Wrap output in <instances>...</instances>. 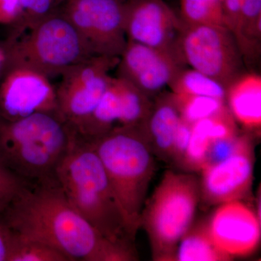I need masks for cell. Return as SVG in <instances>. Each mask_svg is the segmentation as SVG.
Listing matches in <instances>:
<instances>
[{
  "mask_svg": "<svg viewBox=\"0 0 261 261\" xmlns=\"http://www.w3.org/2000/svg\"><path fill=\"white\" fill-rule=\"evenodd\" d=\"M238 139L239 135H237L230 138L213 141L207 150L203 167L208 165L221 162L229 157L236 148Z\"/></svg>",
  "mask_w": 261,
  "mask_h": 261,
  "instance_id": "obj_26",
  "label": "cell"
},
{
  "mask_svg": "<svg viewBox=\"0 0 261 261\" xmlns=\"http://www.w3.org/2000/svg\"><path fill=\"white\" fill-rule=\"evenodd\" d=\"M225 25L238 39L241 24L240 0H224Z\"/></svg>",
  "mask_w": 261,
  "mask_h": 261,
  "instance_id": "obj_28",
  "label": "cell"
},
{
  "mask_svg": "<svg viewBox=\"0 0 261 261\" xmlns=\"http://www.w3.org/2000/svg\"><path fill=\"white\" fill-rule=\"evenodd\" d=\"M119 58L92 56L62 73L56 89L58 113L75 130L93 113L111 83Z\"/></svg>",
  "mask_w": 261,
  "mask_h": 261,
  "instance_id": "obj_8",
  "label": "cell"
},
{
  "mask_svg": "<svg viewBox=\"0 0 261 261\" xmlns=\"http://www.w3.org/2000/svg\"><path fill=\"white\" fill-rule=\"evenodd\" d=\"M75 135L58 112L15 120L0 116V164L29 185L55 181Z\"/></svg>",
  "mask_w": 261,
  "mask_h": 261,
  "instance_id": "obj_2",
  "label": "cell"
},
{
  "mask_svg": "<svg viewBox=\"0 0 261 261\" xmlns=\"http://www.w3.org/2000/svg\"><path fill=\"white\" fill-rule=\"evenodd\" d=\"M241 24L238 39L248 45L261 42V0H240Z\"/></svg>",
  "mask_w": 261,
  "mask_h": 261,
  "instance_id": "obj_24",
  "label": "cell"
},
{
  "mask_svg": "<svg viewBox=\"0 0 261 261\" xmlns=\"http://www.w3.org/2000/svg\"><path fill=\"white\" fill-rule=\"evenodd\" d=\"M2 45L5 56L3 71L25 68L49 79L61 76L70 67L96 56L60 10L29 28L11 31Z\"/></svg>",
  "mask_w": 261,
  "mask_h": 261,
  "instance_id": "obj_5",
  "label": "cell"
},
{
  "mask_svg": "<svg viewBox=\"0 0 261 261\" xmlns=\"http://www.w3.org/2000/svg\"><path fill=\"white\" fill-rule=\"evenodd\" d=\"M56 178L65 197L92 226L114 243L133 245L102 163L93 146L75 133L57 168Z\"/></svg>",
  "mask_w": 261,
  "mask_h": 261,
  "instance_id": "obj_3",
  "label": "cell"
},
{
  "mask_svg": "<svg viewBox=\"0 0 261 261\" xmlns=\"http://www.w3.org/2000/svg\"><path fill=\"white\" fill-rule=\"evenodd\" d=\"M186 65L168 51L127 41L117 64V76L154 99Z\"/></svg>",
  "mask_w": 261,
  "mask_h": 261,
  "instance_id": "obj_12",
  "label": "cell"
},
{
  "mask_svg": "<svg viewBox=\"0 0 261 261\" xmlns=\"http://www.w3.org/2000/svg\"><path fill=\"white\" fill-rule=\"evenodd\" d=\"M126 0H68L60 11L94 56L119 58L126 46Z\"/></svg>",
  "mask_w": 261,
  "mask_h": 261,
  "instance_id": "obj_9",
  "label": "cell"
},
{
  "mask_svg": "<svg viewBox=\"0 0 261 261\" xmlns=\"http://www.w3.org/2000/svg\"><path fill=\"white\" fill-rule=\"evenodd\" d=\"M173 95L181 119L192 125L214 116L227 108L226 100L219 98L173 93Z\"/></svg>",
  "mask_w": 261,
  "mask_h": 261,
  "instance_id": "obj_20",
  "label": "cell"
},
{
  "mask_svg": "<svg viewBox=\"0 0 261 261\" xmlns=\"http://www.w3.org/2000/svg\"><path fill=\"white\" fill-rule=\"evenodd\" d=\"M179 16L185 25H225L224 0H179Z\"/></svg>",
  "mask_w": 261,
  "mask_h": 261,
  "instance_id": "obj_19",
  "label": "cell"
},
{
  "mask_svg": "<svg viewBox=\"0 0 261 261\" xmlns=\"http://www.w3.org/2000/svg\"><path fill=\"white\" fill-rule=\"evenodd\" d=\"M68 0H20L21 14L18 21L11 25L12 31H21L59 11Z\"/></svg>",
  "mask_w": 261,
  "mask_h": 261,
  "instance_id": "obj_23",
  "label": "cell"
},
{
  "mask_svg": "<svg viewBox=\"0 0 261 261\" xmlns=\"http://www.w3.org/2000/svg\"><path fill=\"white\" fill-rule=\"evenodd\" d=\"M58 112L56 89L45 75L21 68L0 76V116L15 120L39 113Z\"/></svg>",
  "mask_w": 261,
  "mask_h": 261,
  "instance_id": "obj_13",
  "label": "cell"
},
{
  "mask_svg": "<svg viewBox=\"0 0 261 261\" xmlns=\"http://www.w3.org/2000/svg\"><path fill=\"white\" fill-rule=\"evenodd\" d=\"M29 185L0 164V214L6 211Z\"/></svg>",
  "mask_w": 261,
  "mask_h": 261,
  "instance_id": "obj_25",
  "label": "cell"
},
{
  "mask_svg": "<svg viewBox=\"0 0 261 261\" xmlns=\"http://www.w3.org/2000/svg\"><path fill=\"white\" fill-rule=\"evenodd\" d=\"M9 261H70L66 255L47 243L15 231Z\"/></svg>",
  "mask_w": 261,
  "mask_h": 261,
  "instance_id": "obj_21",
  "label": "cell"
},
{
  "mask_svg": "<svg viewBox=\"0 0 261 261\" xmlns=\"http://www.w3.org/2000/svg\"><path fill=\"white\" fill-rule=\"evenodd\" d=\"M200 199L195 176L168 171L141 215L140 227L147 231L154 260H174L182 237L193 224Z\"/></svg>",
  "mask_w": 261,
  "mask_h": 261,
  "instance_id": "obj_6",
  "label": "cell"
},
{
  "mask_svg": "<svg viewBox=\"0 0 261 261\" xmlns=\"http://www.w3.org/2000/svg\"><path fill=\"white\" fill-rule=\"evenodd\" d=\"M207 224L216 246L232 257L250 255L260 243V219L241 201L219 205Z\"/></svg>",
  "mask_w": 261,
  "mask_h": 261,
  "instance_id": "obj_14",
  "label": "cell"
},
{
  "mask_svg": "<svg viewBox=\"0 0 261 261\" xmlns=\"http://www.w3.org/2000/svg\"><path fill=\"white\" fill-rule=\"evenodd\" d=\"M180 121L172 92L163 91L154 98L150 112L140 126L153 153L171 159L173 139Z\"/></svg>",
  "mask_w": 261,
  "mask_h": 261,
  "instance_id": "obj_15",
  "label": "cell"
},
{
  "mask_svg": "<svg viewBox=\"0 0 261 261\" xmlns=\"http://www.w3.org/2000/svg\"><path fill=\"white\" fill-rule=\"evenodd\" d=\"M172 93L206 96L226 100V89L211 77L193 68H183L169 86Z\"/></svg>",
  "mask_w": 261,
  "mask_h": 261,
  "instance_id": "obj_18",
  "label": "cell"
},
{
  "mask_svg": "<svg viewBox=\"0 0 261 261\" xmlns=\"http://www.w3.org/2000/svg\"><path fill=\"white\" fill-rule=\"evenodd\" d=\"M87 141L102 163L127 228L135 240L154 171L153 152L148 141L140 126L116 127Z\"/></svg>",
  "mask_w": 261,
  "mask_h": 261,
  "instance_id": "obj_4",
  "label": "cell"
},
{
  "mask_svg": "<svg viewBox=\"0 0 261 261\" xmlns=\"http://www.w3.org/2000/svg\"><path fill=\"white\" fill-rule=\"evenodd\" d=\"M5 59V51L3 45L1 44L0 45V76H1L2 72H3V67H4Z\"/></svg>",
  "mask_w": 261,
  "mask_h": 261,
  "instance_id": "obj_31",
  "label": "cell"
},
{
  "mask_svg": "<svg viewBox=\"0 0 261 261\" xmlns=\"http://www.w3.org/2000/svg\"><path fill=\"white\" fill-rule=\"evenodd\" d=\"M233 258L216 246L209 233L207 221H201L192 225L182 237L173 260L227 261Z\"/></svg>",
  "mask_w": 261,
  "mask_h": 261,
  "instance_id": "obj_17",
  "label": "cell"
},
{
  "mask_svg": "<svg viewBox=\"0 0 261 261\" xmlns=\"http://www.w3.org/2000/svg\"><path fill=\"white\" fill-rule=\"evenodd\" d=\"M179 47L187 65L216 80L226 89L246 73L238 42L225 25L184 24Z\"/></svg>",
  "mask_w": 261,
  "mask_h": 261,
  "instance_id": "obj_7",
  "label": "cell"
},
{
  "mask_svg": "<svg viewBox=\"0 0 261 261\" xmlns=\"http://www.w3.org/2000/svg\"><path fill=\"white\" fill-rule=\"evenodd\" d=\"M21 14L20 0H0V24L14 25Z\"/></svg>",
  "mask_w": 261,
  "mask_h": 261,
  "instance_id": "obj_30",
  "label": "cell"
},
{
  "mask_svg": "<svg viewBox=\"0 0 261 261\" xmlns=\"http://www.w3.org/2000/svg\"><path fill=\"white\" fill-rule=\"evenodd\" d=\"M192 128V124L183 121L181 118L173 139L171 160L181 166L191 138Z\"/></svg>",
  "mask_w": 261,
  "mask_h": 261,
  "instance_id": "obj_27",
  "label": "cell"
},
{
  "mask_svg": "<svg viewBox=\"0 0 261 261\" xmlns=\"http://www.w3.org/2000/svg\"><path fill=\"white\" fill-rule=\"evenodd\" d=\"M228 108L235 121L248 132L260 134L261 128V77L246 72L226 89Z\"/></svg>",
  "mask_w": 261,
  "mask_h": 261,
  "instance_id": "obj_16",
  "label": "cell"
},
{
  "mask_svg": "<svg viewBox=\"0 0 261 261\" xmlns=\"http://www.w3.org/2000/svg\"><path fill=\"white\" fill-rule=\"evenodd\" d=\"M124 25L127 41L168 51L184 61L179 47L184 23L164 0H126Z\"/></svg>",
  "mask_w": 261,
  "mask_h": 261,
  "instance_id": "obj_10",
  "label": "cell"
},
{
  "mask_svg": "<svg viewBox=\"0 0 261 261\" xmlns=\"http://www.w3.org/2000/svg\"><path fill=\"white\" fill-rule=\"evenodd\" d=\"M254 148L251 137L239 135L233 153L201 169L200 196L208 205L241 201L250 193L253 180Z\"/></svg>",
  "mask_w": 261,
  "mask_h": 261,
  "instance_id": "obj_11",
  "label": "cell"
},
{
  "mask_svg": "<svg viewBox=\"0 0 261 261\" xmlns=\"http://www.w3.org/2000/svg\"><path fill=\"white\" fill-rule=\"evenodd\" d=\"M14 239V230L0 214V261H9Z\"/></svg>",
  "mask_w": 261,
  "mask_h": 261,
  "instance_id": "obj_29",
  "label": "cell"
},
{
  "mask_svg": "<svg viewBox=\"0 0 261 261\" xmlns=\"http://www.w3.org/2000/svg\"><path fill=\"white\" fill-rule=\"evenodd\" d=\"M2 214L17 233L48 244L70 261L137 260L133 245L108 240L79 214L57 180L29 185Z\"/></svg>",
  "mask_w": 261,
  "mask_h": 261,
  "instance_id": "obj_1",
  "label": "cell"
},
{
  "mask_svg": "<svg viewBox=\"0 0 261 261\" xmlns=\"http://www.w3.org/2000/svg\"><path fill=\"white\" fill-rule=\"evenodd\" d=\"M210 117L192 124L191 138L189 143L182 167L190 171H201L205 165L207 150L211 142Z\"/></svg>",
  "mask_w": 261,
  "mask_h": 261,
  "instance_id": "obj_22",
  "label": "cell"
}]
</instances>
